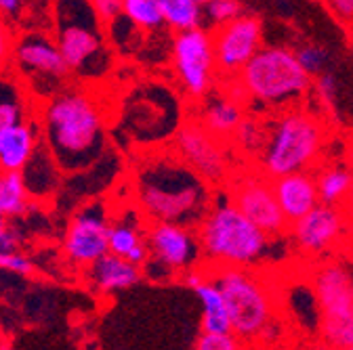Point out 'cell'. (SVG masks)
<instances>
[{"label":"cell","instance_id":"34","mask_svg":"<svg viewBox=\"0 0 353 350\" xmlns=\"http://www.w3.org/2000/svg\"><path fill=\"white\" fill-rule=\"evenodd\" d=\"M0 267H3V271H9V273L19 275V277H30L34 273V262L19 250L3 254V262H0Z\"/></svg>","mask_w":353,"mask_h":350},{"label":"cell","instance_id":"16","mask_svg":"<svg viewBox=\"0 0 353 350\" xmlns=\"http://www.w3.org/2000/svg\"><path fill=\"white\" fill-rule=\"evenodd\" d=\"M347 231V216L339 206L320 204L290 225L288 237L294 248L309 256H320L339 245Z\"/></svg>","mask_w":353,"mask_h":350},{"label":"cell","instance_id":"27","mask_svg":"<svg viewBox=\"0 0 353 350\" xmlns=\"http://www.w3.org/2000/svg\"><path fill=\"white\" fill-rule=\"evenodd\" d=\"M316 177H318V191L322 204L341 206L353 189L351 172L343 166H330L320 174H316Z\"/></svg>","mask_w":353,"mask_h":350},{"label":"cell","instance_id":"22","mask_svg":"<svg viewBox=\"0 0 353 350\" xmlns=\"http://www.w3.org/2000/svg\"><path fill=\"white\" fill-rule=\"evenodd\" d=\"M21 174H23V181H26V187H28L32 199H47L57 191L63 172L57 166L49 147L42 141V145L38 147L34 157L21 170Z\"/></svg>","mask_w":353,"mask_h":350},{"label":"cell","instance_id":"28","mask_svg":"<svg viewBox=\"0 0 353 350\" xmlns=\"http://www.w3.org/2000/svg\"><path fill=\"white\" fill-rule=\"evenodd\" d=\"M122 15L143 32H156L166 25L160 0H124Z\"/></svg>","mask_w":353,"mask_h":350},{"label":"cell","instance_id":"32","mask_svg":"<svg viewBox=\"0 0 353 350\" xmlns=\"http://www.w3.org/2000/svg\"><path fill=\"white\" fill-rule=\"evenodd\" d=\"M204 13H206V23L214 30L221 25H228L244 15L240 0H214V3L204 7Z\"/></svg>","mask_w":353,"mask_h":350},{"label":"cell","instance_id":"39","mask_svg":"<svg viewBox=\"0 0 353 350\" xmlns=\"http://www.w3.org/2000/svg\"><path fill=\"white\" fill-rule=\"evenodd\" d=\"M17 250H19V235L13 229H9L3 235V239H0V254H9V252H17Z\"/></svg>","mask_w":353,"mask_h":350},{"label":"cell","instance_id":"9","mask_svg":"<svg viewBox=\"0 0 353 350\" xmlns=\"http://www.w3.org/2000/svg\"><path fill=\"white\" fill-rule=\"evenodd\" d=\"M13 61L30 93L44 97L47 101L59 91H63L61 82H65L72 74L55 38L40 32L23 34L15 42Z\"/></svg>","mask_w":353,"mask_h":350},{"label":"cell","instance_id":"2","mask_svg":"<svg viewBox=\"0 0 353 350\" xmlns=\"http://www.w3.org/2000/svg\"><path fill=\"white\" fill-rule=\"evenodd\" d=\"M137 208L150 223L198 227L212 206L210 185L176 153L148 157L135 177Z\"/></svg>","mask_w":353,"mask_h":350},{"label":"cell","instance_id":"38","mask_svg":"<svg viewBox=\"0 0 353 350\" xmlns=\"http://www.w3.org/2000/svg\"><path fill=\"white\" fill-rule=\"evenodd\" d=\"M26 9V0H0V17L17 19Z\"/></svg>","mask_w":353,"mask_h":350},{"label":"cell","instance_id":"20","mask_svg":"<svg viewBox=\"0 0 353 350\" xmlns=\"http://www.w3.org/2000/svg\"><path fill=\"white\" fill-rule=\"evenodd\" d=\"M40 135L42 126L32 118L0 128V170L21 172L42 145Z\"/></svg>","mask_w":353,"mask_h":350},{"label":"cell","instance_id":"17","mask_svg":"<svg viewBox=\"0 0 353 350\" xmlns=\"http://www.w3.org/2000/svg\"><path fill=\"white\" fill-rule=\"evenodd\" d=\"M183 285L190 287L202 302V331L206 333H230L232 319L225 296L212 279V275L200 265L198 269L181 277Z\"/></svg>","mask_w":353,"mask_h":350},{"label":"cell","instance_id":"44","mask_svg":"<svg viewBox=\"0 0 353 350\" xmlns=\"http://www.w3.org/2000/svg\"><path fill=\"white\" fill-rule=\"evenodd\" d=\"M343 350H353V344H351V346H347V348H343Z\"/></svg>","mask_w":353,"mask_h":350},{"label":"cell","instance_id":"41","mask_svg":"<svg viewBox=\"0 0 353 350\" xmlns=\"http://www.w3.org/2000/svg\"><path fill=\"white\" fill-rule=\"evenodd\" d=\"M11 227H9V223H7V218L3 216V214H0V239H3V235L9 231Z\"/></svg>","mask_w":353,"mask_h":350},{"label":"cell","instance_id":"30","mask_svg":"<svg viewBox=\"0 0 353 350\" xmlns=\"http://www.w3.org/2000/svg\"><path fill=\"white\" fill-rule=\"evenodd\" d=\"M294 53H296V59H299L301 67L312 78H316L318 74L328 69L330 53H328L326 47L318 45V42H305V45H299L294 49Z\"/></svg>","mask_w":353,"mask_h":350},{"label":"cell","instance_id":"18","mask_svg":"<svg viewBox=\"0 0 353 350\" xmlns=\"http://www.w3.org/2000/svg\"><path fill=\"white\" fill-rule=\"evenodd\" d=\"M143 218L139 208H130L124 214L114 216L110 225V252L137 267H145L150 262L148 227L143 225Z\"/></svg>","mask_w":353,"mask_h":350},{"label":"cell","instance_id":"3","mask_svg":"<svg viewBox=\"0 0 353 350\" xmlns=\"http://www.w3.org/2000/svg\"><path fill=\"white\" fill-rule=\"evenodd\" d=\"M202 267L252 269L268 258L272 235L244 216L230 197L214 201L196 227Z\"/></svg>","mask_w":353,"mask_h":350},{"label":"cell","instance_id":"21","mask_svg":"<svg viewBox=\"0 0 353 350\" xmlns=\"http://www.w3.org/2000/svg\"><path fill=\"white\" fill-rule=\"evenodd\" d=\"M143 277V267L132 265L130 260L108 252L101 256L93 267L86 269V279L97 294L114 296L118 292H126L135 287Z\"/></svg>","mask_w":353,"mask_h":350},{"label":"cell","instance_id":"43","mask_svg":"<svg viewBox=\"0 0 353 350\" xmlns=\"http://www.w3.org/2000/svg\"><path fill=\"white\" fill-rule=\"evenodd\" d=\"M196 3H200L202 7H206V5H210V3H214V0H196Z\"/></svg>","mask_w":353,"mask_h":350},{"label":"cell","instance_id":"37","mask_svg":"<svg viewBox=\"0 0 353 350\" xmlns=\"http://www.w3.org/2000/svg\"><path fill=\"white\" fill-rule=\"evenodd\" d=\"M326 3L341 21H353V0H326Z\"/></svg>","mask_w":353,"mask_h":350},{"label":"cell","instance_id":"26","mask_svg":"<svg viewBox=\"0 0 353 350\" xmlns=\"http://www.w3.org/2000/svg\"><path fill=\"white\" fill-rule=\"evenodd\" d=\"M164 23L172 32H190L198 28H206L204 7L196 0H160Z\"/></svg>","mask_w":353,"mask_h":350},{"label":"cell","instance_id":"5","mask_svg":"<svg viewBox=\"0 0 353 350\" xmlns=\"http://www.w3.org/2000/svg\"><path fill=\"white\" fill-rule=\"evenodd\" d=\"M55 42L72 74L84 80L105 76L112 53L103 36V21L88 0H55Z\"/></svg>","mask_w":353,"mask_h":350},{"label":"cell","instance_id":"7","mask_svg":"<svg viewBox=\"0 0 353 350\" xmlns=\"http://www.w3.org/2000/svg\"><path fill=\"white\" fill-rule=\"evenodd\" d=\"M204 269L212 275L225 296L232 319V333L238 336L244 344L268 336L276 319V300L268 283L252 269Z\"/></svg>","mask_w":353,"mask_h":350},{"label":"cell","instance_id":"23","mask_svg":"<svg viewBox=\"0 0 353 350\" xmlns=\"http://www.w3.org/2000/svg\"><path fill=\"white\" fill-rule=\"evenodd\" d=\"M242 120H244V105L230 99L225 93L210 97L204 103L202 116H200V122L204 124V128L223 143H232L236 128L240 126Z\"/></svg>","mask_w":353,"mask_h":350},{"label":"cell","instance_id":"25","mask_svg":"<svg viewBox=\"0 0 353 350\" xmlns=\"http://www.w3.org/2000/svg\"><path fill=\"white\" fill-rule=\"evenodd\" d=\"M32 208V195L26 187L21 172L0 170V214L5 218H19Z\"/></svg>","mask_w":353,"mask_h":350},{"label":"cell","instance_id":"35","mask_svg":"<svg viewBox=\"0 0 353 350\" xmlns=\"http://www.w3.org/2000/svg\"><path fill=\"white\" fill-rule=\"evenodd\" d=\"M95 15L103 21V25L118 19L124 11V0H88Z\"/></svg>","mask_w":353,"mask_h":350},{"label":"cell","instance_id":"14","mask_svg":"<svg viewBox=\"0 0 353 350\" xmlns=\"http://www.w3.org/2000/svg\"><path fill=\"white\" fill-rule=\"evenodd\" d=\"M150 262L166 273L183 277L202 265V250L194 227L176 223H150L148 225ZM145 265V267H148Z\"/></svg>","mask_w":353,"mask_h":350},{"label":"cell","instance_id":"33","mask_svg":"<svg viewBox=\"0 0 353 350\" xmlns=\"http://www.w3.org/2000/svg\"><path fill=\"white\" fill-rule=\"evenodd\" d=\"M194 350H244V342L230 333H206L202 331L196 340Z\"/></svg>","mask_w":353,"mask_h":350},{"label":"cell","instance_id":"36","mask_svg":"<svg viewBox=\"0 0 353 350\" xmlns=\"http://www.w3.org/2000/svg\"><path fill=\"white\" fill-rule=\"evenodd\" d=\"M13 49H15L13 34L9 30L5 17H0V74L7 72L9 61L13 59Z\"/></svg>","mask_w":353,"mask_h":350},{"label":"cell","instance_id":"13","mask_svg":"<svg viewBox=\"0 0 353 350\" xmlns=\"http://www.w3.org/2000/svg\"><path fill=\"white\" fill-rule=\"evenodd\" d=\"M174 153L208 185H221L230 177L228 143L210 135L202 122H183L174 135Z\"/></svg>","mask_w":353,"mask_h":350},{"label":"cell","instance_id":"15","mask_svg":"<svg viewBox=\"0 0 353 350\" xmlns=\"http://www.w3.org/2000/svg\"><path fill=\"white\" fill-rule=\"evenodd\" d=\"M212 47L216 72L225 78H236L263 49V25L256 17L242 15L212 32Z\"/></svg>","mask_w":353,"mask_h":350},{"label":"cell","instance_id":"29","mask_svg":"<svg viewBox=\"0 0 353 350\" xmlns=\"http://www.w3.org/2000/svg\"><path fill=\"white\" fill-rule=\"evenodd\" d=\"M265 141H268V126H265L261 120L256 118H246L240 122V126L236 128L232 145L236 149H240L246 155H261Z\"/></svg>","mask_w":353,"mask_h":350},{"label":"cell","instance_id":"31","mask_svg":"<svg viewBox=\"0 0 353 350\" xmlns=\"http://www.w3.org/2000/svg\"><path fill=\"white\" fill-rule=\"evenodd\" d=\"M314 91H316L320 103L334 116L339 109V101H341V80H339V76L330 69L318 74L314 78Z\"/></svg>","mask_w":353,"mask_h":350},{"label":"cell","instance_id":"8","mask_svg":"<svg viewBox=\"0 0 353 350\" xmlns=\"http://www.w3.org/2000/svg\"><path fill=\"white\" fill-rule=\"evenodd\" d=\"M320 340L330 350L353 344V277L341 262H324L312 275Z\"/></svg>","mask_w":353,"mask_h":350},{"label":"cell","instance_id":"19","mask_svg":"<svg viewBox=\"0 0 353 350\" xmlns=\"http://www.w3.org/2000/svg\"><path fill=\"white\" fill-rule=\"evenodd\" d=\"M274 191L290 225L322 204L320 191H318V177L312 170L292 172V174H286V177L276 179Z\"/></svg>","mask_w":353,"mask_h":350},{"label":"cell","instance_id":"42","mask_svg":"<svg viewBox=\"0 0 353 350\" xmlns=\"http://www.w3.org/2000/svg\"><path fill=\"white\" fill-rule=\"evenodd\" d=\"M0 350H11L9 348V342H7V338L3 333H0Z\"/></svg>","mask_w":353,"mask_h":350},{"label":"cell","instance_id":"4","mask_svg":"<svg viewBox=\"0 0 353 350\" xmlns=\"http://www.w3.org/2000/svg\"><path fill=\"white\" fill-rule=\"evenodd\" d=\"M326 126L307 109L288 107L268 126V141L259 155V170L272 181L309 170L324 151Z\"/></svg>","mask_w":353,"mask_h":350},{"label":"cell","instance_id":"10","mask_svg":"<svg viewBox=\"0 0 353 350\" xmlns=\"http://www.w3.org/2000/svg\"><path fill=\"white\" fill-rule=\"evenodd\" d=\"M172 69L181 89L192 99H206L214 84L212 32L206 28L179 32L172 40Z\"/></svg>","mask_w":353,"mask_h":350},{"label":"cell","instance_id":"12","mask_svg":"<svg viewBox=\"0 0 353 350\" xmlns=\"http://www.w3.org/2000/svg\"><path fill=\"white\" fill-rule=\"evenodd\" d=\"M228 197L244 216H248L256 227H261L274 239L288 235L290 223L286 221V216L278 204L274 181L265 177L261 170L242 172L236 179H232Z\"/></svg>","mask_w":353,"mask_h":350},{"label":"cell","instance_id":"11","mask_svg":"<svg viewBox=\"0 0 353 350\" xmlns=\"http://www.w3.org/2000/svg\"><path fill=\"white\" fill-rule=\"evenodd\" d=\"M112 218L103 201H91L76 210L63 235V254L72 267L86 271L110 252Z\"/></svg>","mask_w":353,"mask_h":350},{"label":"cell","instance_id":"24","mask_svg":"<svg viewBox=\"0 0 353 350\" xmlns=\"http://www.w3.org/2000/svg\"><path fill=\"white\" fill-rule=\"evenodd\" d=\"M30 120V101L23 84L11 76L0 74V128Z\"/></svg>","mask_w":353,"mask_h":350},{"label":"cell","instance_id":"40","mask_svg":"<svg viewBox=\"0 0 353 350\" xmlns=\"http://www.w3.org/2000/svg\"><path fill=\"white\" fill-rule=\"evenodd\" d=\"M296 350H330V348L324 346V344L320 342V344H305V346H299Z\"/></svg>","mask_w":353,"mask_h":350},{"label":"cell","instance_id":"1","mask_svg":"<svg viewBox=\"0 0 353 350\" xmlns=\"http://www.w3.org/2000/svg\"><path fill=\"white\" fill-rule=\"evenodd\" d=\"M42 141L63 174L95 166L105 151V118L95 97L63 89L42 109Z\"/></svg>","mask_w":353,"mask_h":350},{"label":"cell","instance_id":"45","mask_svg":"<svg viewBox=\"0 0 353 350\" xmlns=\"http://www.w3.org/2000/svg\"><path fill=\"white\" fill-rule=\"evenodd\" d=\"M0 262H3V254H0ZM0 269H3V267H0Z\"/></svg>","mask_w":353,"mask_h":350},{"label":"cell","instance_id":"6","mask_svg":"<svg viewBox=\"0 0 353 350\" xmlns=\"http://www.w3.org/2000/svg\"><path fill=\"white\" fill-rule=\"evenodd\" d=\"M238 78L252 101L274 109L294 107L314 89V78L301 67L294 49L280 45L263 47Z\"/></svg>","mask_w":353,"mask_h":350}]
</instances>
